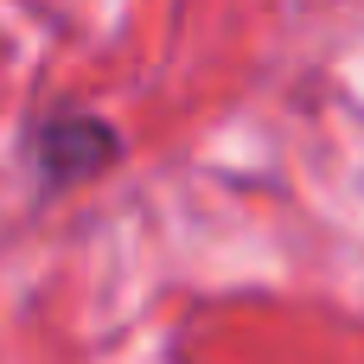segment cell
<instances>
[{
    "instance_id": "cell-1",
    "label": "cell",
    "mask_w": 364,
    "mask_h": 364,
    "mask_svg": "<svg viewBox=\"0 0 364 364\" xmlns=\"http://www.w3.org/2000/svg\"><path fill=\"white\" fill-rule=\"evenodd\" d=\"M115 154H122V141H115L109 122H96V115H51L38 128V186L64 192L77 179H96V173H109Z\"/></svg>"
}]
</instances>
